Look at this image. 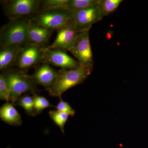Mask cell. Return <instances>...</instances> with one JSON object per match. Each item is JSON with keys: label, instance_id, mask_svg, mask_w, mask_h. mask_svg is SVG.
<instances>
[{"label": "cell", "instance_id": "1", "mask_svg": "<svg viewBox=\"0 0 148 148\" xmlns=\"http://www.w3.org/2000/svg\"><path fill=\"white\" fill-rule=\"evenodd\" d=\"M31 21L30 16L9 19L1 29V49L10 45L24 46L27 43L28 31Z\"/></svg>", "mask_w": 148, "mask_h": 148}, {"label": "cell", "instance_id": "2", "mask_svg": "<svg viewBox=\"0 0 148 148\" xmlns=\"http://www.w3.org/2000/svg\"><path fill=\"white\" fill-rule=\"evenodd\" d=\"M92 67H83L73 69H61L53 84L46 90L53 97L61 95L70 88L83 82L92 71Z\"/></svg>", "mask_w": 148, "mask_h": 148}, {"label": "cell", "instance_id": "3", "mask_svg": "<svg viewBox=\"0 0 148 148\" xmlns=\"http://www.w3.org/2000/svg\"><path fill=\"white\" fill-rule=\"evenodd\" d=\"M25 71L18 69L5 70L2 73L10 90V101L15 104L22 94L28 92L34 93L37 90V84L31 75Z\"/></svg>", "mask_w": 148, "mask_h": 148}, {"label": "cell", "instance_id": "4", "mask_svg": "<svg viewBox=\"0 0 148 148\" xmlns=\"http://www.w3.org/2000/svg\"><path fill=\"white\" fill-rule=\"evenodd\" d=\"M30 17L33 23L53 30H58L73 20L72 12L63 9L40 10Z\"/></svg>", "mask_w": 148, "mask_h": 148}, {"label": "cell", "instance_id": "5", "mask_svg": "<svg viewBox=\"0 0 148 148\" xmlns=\"http://www.w3.org/2000/svg\"><path fill=\"white\" fill-rule=\"evenodd\" d=\"M47 48L27 43L18 54L14 66L17 69L25 71L33 67L39 66L45 61Z\"/></svg>", "mask_w": 148, "mask_h": 148}, {"label": "cell", "instance_id": "6", "mask_svg": "<svg viewBox=\"0 0 148 148\" xmlns=\"http://www.w3.org/2000/svg\"><path fill=\"white\" fill-rule=\"evenodd\" d=\"M3 3L4 13L9 19L31 16L40 10V0H10Z\"/></svg>", "mask_w": 148, "mask_h": 148}, {"label": "cell", "instance_id": "7", "mask_svg": "<svg viewBox=\"0 0 148 148\" xmlns=\"http://www.w3.org/2000/svg\"><path fill=\"white\" fill-rule=\"evenodd\" d=\"M89 31L80 32L69 51L77 59L80 66L92 67L93 57L89 40Z\"/></svg>", "mask_w": 148, "mask_h": 148}, {"label": "cell", "instance_id": "8", "mask_svg": "<svg viewBox=\"0 0 148 148\" xmlns=\"http://www.w3.org/2000/svg\"><path fill=\"white\" fill-rule=\"evenodd\" d=\"M72 15L74 24L80 32L90 30L93 24L104 17L98 5L73 12Z\"/></svg>", "mask_w": 148, "mask_h": 148}, {"label": "cell", "instance_id": "9", "mask_svg": "<svg viewBox=\"0 0 148 148\" xmlns=\"http://www.w3.org/2000/svg\"><path fill=\"white\" fill-rule=\"evenodd\" d=\"M79 33L73 19L68 24L57 30L56 38L48 48L70 51L75 44Z\"/></svg>", "mask_w": 148, "mask_h": 148}, {"label": "cell", "instance_id": "10", "mask_svg": "<svg viewBox=\"0 0 148 148\" xmlns=\"http://www.w3.org/2000/svg\"><path fill=\"white\" fill-rule=\"evenodd\" d=\"M45 62L59 67L61 69H73L79 67L78 62L68 55L65 51L47 48Z\"/></svg>", "mask_w": 148, "mask_h": 148}, {"label": "cell", "instance_id": "11", "mask_svg": "<svg viewBox=\"0 0 148 148\" xmlns=\"http://www.w3.org/2000/svg\"><path fill=\"white\" fill-rule=\"evenodd\" d=\"M57 75L58 71L51 68L50 64L44 62L37 66L31 76L36 84L41 85L47 89L53 84Z\"/></svg>", "mask_w": 148, "mask_h": 148}, {"label": "cell", "instance_id": "12", "mask_svg": "<svg viewBox=\"0 0 148 148\" xmlns=\"http://www.w3.org/2000/svg\"><path fill=\"white\" fill-rule=\"evenodd\" d=\"M53 31L37 25L31 21L28 31V43L42 47H48V42Z\"/></svg>", "mask_w": 148, "mask_h": 148}, {"label": "cell", "instance_id": "13", "mask_svg": "<svg viewBox=\"0 0 148 148\" xmlns=\"http://www.w3.org/2000/svg\"><path fill=\"white\" fill-rule=\"evenodd\" d=\"M23 46L10 45L1 49L0 51V70L5 71L14 65L17 56Z\"/></svg>", "mask_w": 148, "mask_h": 148}, {"label": "cell", "instance_id": "14", "mask_svg": "<svg viewBox=\"0 0 148 148\" xmlns=\"http://www.w3.org/2000/svg\"><path fill=\"white\" fill-rule=\"evenodd\" d=\"M0 117L7 124L14 126L20 125L22 119L12 103H6L0 108Z\"/></svg>", "mask_w": 148, "mask_h": 148}, {"label": "cell", "instance_id": "15", "mask_svg": "<svg viewBox=\"0 0 148 148\" xmlns=\"http://www.w3.org/2000/svg\"><path fill=\"white\" fill-rule=\"evenodd\" d=\"M99 0H68L66 10L73 12L98 5Z\"/></svg>", "mask_w": 148, "mask_h": 148}, {"label": "cell", "instance_id": "16", "mask_svg": "<svg viewBox=\"0 0 148 148\" xmlns=\"http://www.w3.org/2000/svg\"><path fill=\"white\" fill-rule=\"evenodd\" d=\"M15 104L22 107L29 115L34 116L36 114L34 106V96L27 95L21 96L17 100Z\"/></svg>", "mask_w": 148, "mask_h": 148}, {"label": "cell", "instance_id": "17", "mask_svg": "<svg viewBox=\"0 0 148 148\" xmlns=\"http://www.w3.org/2000/svg\"><path fill=\"white\" fill-rule=\"evenodd\" d=\"M122 0H99L98 5L103 16L112 13L119 6Z\"/></svg>", "mask_w": 148, "mask_h": 148}, {"label": "cell", "instance_id": "18", "mask_svg": "<svg viewBox=\"0 0 148 148\" xmlns=\"http://www.w3.org/2000/svg\"><path fill=\"white\" fill-rule=\"evenodd\" d=\"M68 0H43L40 1V10L49 9L66 10Z\"/></svg>", "mask_w": 148, "mask_h": 148}, {"label": "cell", "instance_id": "19", "mask_svg": "<svg viewBox=\"0 0 148 148\" xmlns=\"http://www.w3.org/2000/svg\"><path fill=\"white\" fill-rule=\"evenodd\" d=\"M49 114L51 119L60 127L62 132L65 133L64 126L69 118V115L57 110L51 111L49 112Z\"/></svg>", "mask_w": 148, "mask_h": 148}, {"label": "cell", "instance_id": "20", "mask_svg": "<svg viewBox=\"0 0 148 148\" xmlns=\"http://www.w3.org/2000/svg\"><path fill=\"white\" fill-rule=\"evenodd\" d=\"M34 98V106L36 114H39L44 109L48 108H52V106L45 97L37 95L35 92L33 93Z\"/></svg>", "mask_w": 148, "mask_h": 148}, {"label": "cell", "instance_id": "21", "mask_svg": "<svg viewBox=\"0 0 148 148\" xmlns=\"http://www.w3.org/2000/svg\"><path fill=\"white\" fill-rule=\"evenodd\" d=\"M10 90L2 74L0 75V99L9 103L10 101Z\"/></svg>", "mask_w": 148, "mask_h": 148}, {"label": "cell", "instance_id": "22", "mask_svg": "<svg viewBox=\"0 0 148 148\" xmlns=\"http://www.w3.org/2000/svg\"><path fill=\"white\" fill-rule=\"evenodd\" d=\"M55 108L57 111L68 114L71 116H74L75 113V111L70 106L69 103L63 101L61 98H60V101Z\"/></svg>", "mask_w": 148, "mask_h": 148}, {"label": "cell", "instance_id": "23", "mask_svg": "<svg viewBox=\"0 0 148 148\" xmlns=\"http://www.w3.org/2000/svg\"><path fill=\"white\" fill-rule=\"evenodd\" d=\"M6 148H12L10 147H9H9H6Z\"/></svg>", "mask_w": 148, "mask_h": 148}]
</instances>
